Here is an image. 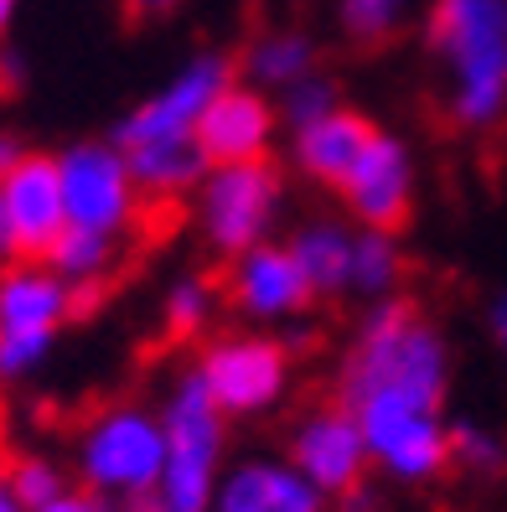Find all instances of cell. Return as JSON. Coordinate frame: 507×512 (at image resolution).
<instances>
[{
	"label": "cell",
	"mask_w": 507,
	"mask_h": 512,
	"mask_svg": "<svg viewBox=\"0 0 507 512\" xmlns=\"http://www.w3.org/2000/svg\"><path fill=\"white\" fill-rule=\"evenodd\" d=\"M451 388V347L440 326L420 316V306L404 295L368 300L357 321V347L347 352L337 378V404H363L373 394H394L409 404L440 409Z\"/></svg>",
	"instance_id": "obj_1"
},
{
	"label": "cell",
	"mask_w": 507,
	"mask_h": 512,
	"mask_svg": "<svg viewBox=\"0 0 507 512\" xmlns=\"http://www.w3.org/2000/svg\"><path fill=\"white\" fill-rule=\"evenodd\" d=\"M425 42L451 83V119L492 130L507 114V0H435Z\"/></svg>",
	"instance_id": "obj_2"
},
{
	"label": "cell",
	"mask_w": 507,
	"mask_h": 512,
	"mask_svg": "<svg viewBox=\"0 0 507 512\" xmlns=\"http://www.w3.org/2000/svg\"><path fill=\"white\" fill-rule=\"evenodd\" d=\"M166 425V471L156 497L166 512H213L218 492V466H223V409L207 394V378L192 368L171 383V394L161 404Z\"/></svg>",
	"instance_id": "obj_3"
},
{
	"label": "cell",
	"mask_w": 507,
	"mask_h": 512,
	"mask_svg": "<svg viewBox=\"0 0 507 512\" xmlns=\"http://www.w3.org/2000/svg\"><path fill=\"white\" fill-rule=\"evenodd\" d=\"M166 471V425L140 404H109L78 435V476L88 492L109 502H135L161 487Z\"/></svg>",
	"instance_id": "obj_4"
},
{
	"label": "cell",
	"mask_w": 507,
	"mask_h": 512,
	"mask_svg": "<svg viewBox=\"0 0 507 512\" xmlns=\"http://www.w3.org/2000/svg\"><path fill=\"white\" fill-rule=\"evenodd\" d=\"M285 207V176L270 156L259 161H223L197 187V228L207 249L228 259L270 244V228Z\"/></svg>",
	"instance_id": "obj_5"
},
{
	"label": "cell",
	"mask_w": 507,
	"mask_h": 512,
	"mask_svg": "<svg viewBox=\"0 0 507 512\" xmlns=\"http://www.w3.org/2000/svg\"><path fill=\"white\" fill-rule=\"evenodd\" d=\"M57 176H63V202H68V223L73 228H94V233H130L140 223V187L130 156L114 140H73L57 150Z\"/></svg>",
	"instance_id": "obj_6"
},
{
	"label": "cell",
	"mask_w": 507,
	"mask_h": 512,
	"mask_svg": "<svg viewBox=\"0 0 507 512\" xmlns=\"http://www.w3.org/2000/svg\"><path fill=\"white\" fill-rule=\"evenodd\" d=\"M197 373L207 378V394L218 399L223 414L254 419L285 399L290 347L280 337H264V331H233V337H213L202 347Z\"/></svg>",
	"instance_id": "obj_7"
},
{
	"label": "cell",
	"mask_w": 507,
	"mask_h": 512,
	"mask_svg": "<svg viewBox=\"0 0 507 512\" xmlns=\"http://www.w3.org/2000/svg\"><path fill=\"white\" fill-rule=\"evenodd\" d=\"M352 414L363 425L368 456L394 481H435L451 466V425L440 419V409L409 404L394 394H373L363 404H352Z\"/></svg>",
	"instance_id": "obj_8"
},
{
	"label": "cell",
	"mask_w": 507,
	"mask_h": 512,
	"mask_svg": "<svg viewBox=\"0 0 507 512\" xmlns=\"http://www.w3.org/2000/svg\"><path fill=\"white\" fill-rule=\"evenodd\" d=\"M233 78H238L233 57L197 52V57H187V63L156 88V94H145L135 109L119 114L109 140L119 150H135V145H151V140H171V135H197L207 104H213Z\"/></svg>",
	"instance_id": "obj_9"
},
{
	"label": "cell",
	"mask_w": 507,
	"mask_h": 512,
	"mask_svg": "<svg viewBox=\"0 0 507 512\" xmlns=\"http://www.w3.org/2000/svg\"><path fill=\"white\" fill-rule=\"evenodd\" d=\"M368 461L373 456H368L363 425H357V414L347 404H321L290 430V466L321 497H347L352 487H363Z\"/></svg>",
	"instance_id": "obj_10"
},
{
	"label": "cell",
	"mask_w": 507,
	"mask_h": 512,
	"mask_svg": "<svg viewBox=\"0 0 507 512\" xmlns=\"http://www.w3.org/2000/svg\"><path fill=\"white\" fill-rule=\"evenodd\" d=\"M0 213H6L11 254L16 259H47L57 233L68 228V202H63V176H57V156L26 150L21 166L0 176Z\"/></svg>",
	"instance_id": "obj_11"
},
{
	"label": "cell",
	"mask_w": 507,
	"mask_h": 512,
	"mask_svg": "<svg viewBox=\"0 0 507 512\" xmlns=\"http://www.w3.org/2000/svg\"><path fill=\"white\" fill-rule=\"evenodd\" d=\"M414 197H420V182H414V156L399 135H373V145L357 156L352 176L342 182V202L357 218V228H378V233H399L414 218Z\"/></svg>",
	"instance_id": "obj_12"
},
{
	"label": "cell",
	"mask_w": 507,
	"mask_h": 512,
	"mask_svg": "<svg viewBox=\"0 0 507 512\" xmlns=\"http://www.w3.org/2000/svg\"><path fill=\"white\" fill-rule=\"evenodd\" d=\"M228 306L254 321V326H275V321H295L311 311V285L301 275V264L285 244H259L249 254H238L228 269Z\"/></svg>",
	"instance_id": "obj_13"
},
{
	"label": "cell",
	"mask_w": 507,
	"mask_h": 512,
	"mask_svg": "<svg viewBox=\"0 0 507 512\" xmlns=\"http://www.w3.org/2000/svg\"><path fill=\"white\" fill-rule=\"evenodd\" d=\"M280 130V104L254 88L249 78H233L223 94L207 104L202 125H197V145L207 150V161L223 166V161H259L270 156Z\"/></svg>",
	"instance_id": "obj_14"
},
{
	"label": "cell",
	"mask_w": 507,
	"mask_h": 512,
	"mask_svg": "<svg viewBox=\"0 0 507 512\" xmlns=\"http://www.w3.org/2000/svg\"><path fill=\"white\" fill-rule=\"evenodd\" d=\"M78 316V290L47 259L0 269V331H63Z\"/></svg>",
	"instance_id": "obj_15"
},
{
	"label": "cell",
	"mask_w": 507,
	"mask_h": 512,
	"mask_svg": "<svg viewBox=\"0 0 507 512\" xmlns=\"http://www.w3.org/2000/svg\"><path fill=\"white\" fill-rule=\"evenodd\" d=\"M373 135H378L373 119H368L363 109L342 104L337 114H326V119H316V125L295 130V140H290V161H295V171H301L306 182H316V187H337V192H342V182L352 176L357 156H363V150L373 145Z\"/></svg>",
	"instance_id": "obj_16"
},
{
	"label": "cell",
	"mask_w": 507,
	"mask_h": 512,
	"mask_svg": "<svg viewBox=\"0 0 507 512\" xmlns=\"http://www.w3.org/2000/svg\"><path fill=\"white\" fill-rule=\"evenodd\" d=\"M321 507L326 497L290 461H244L213 492V512H321Z\"/></svg>",
	"instance_id": "obj_17"
},
{
	"label": "cell",
	"mask_w": 507,
	"mask_h": 512,
	"mask_svg": "<svg viewBox=\"0 0 507 512\" xmlns=\"http://www.w3.org/2000/svg\"><path fill=\"white\" fill-rule=\"evenodd\" d=\"M130 171H135V187L145 197H187L202 187V176L213 171L207 150L197 145V135H171V140H151V145H135L125 150Z\"/></svg>",
	"instance_id": "obj_18"
},
{
	"label": "cell",
	"mask_w": 507,
	"mask_h": 512,
	"mask_svg": "<svg viewBox=\"0 0 507 512\" xmlns=\"http://www.w3.org/2000/svg\"><path fill=\"white\" fill-rule=\"evenodd\" d=\"M352 228L337 218H311L290 233V254L301 264V275L311 285V295H347L352 280Z\"/></svg>",
	"instance_id": "obj_19"
},
{
	"label": "cell",
	"mask_w": 507,
	"mask_h": 512,
	"mask_svg": "<svg viewBox=\"0 0 507 512\" xmlns=\"http://www.w3.org/2000/svg\"><path fill=\"white\" fill-rule=\"evenodd\" d=\"M316 42L306 37V32H290V26H280V32H264V37H254L249 42V52H244V78L254 83V88H264V94H285L290 83H301L306 73H316Z\"/></svg>",
	"instance_id": "obj_20"
},
{
	"label": "cell",
	"mask_w": 507,
	"mask_h": 512,
	"mask_svg": "<svg viewBox=\"0 0 507 512\" xmlns=\"http://www.w3.org/2000/svg\"><path fill=\"white\" fill-rule=\"evenodd\" d=\"M404 285V249L399 233H378V228H357L352 238V280L347 295L357 300H389Z\"/></svg>",
	"instance_id": "obj_21"
},
{
	"label": "cell",
	"mask_w": 507,
	"mask_h": 512,
	"mask_svg": "<svg viewBox=\"0 0 507 512\" xmlns=\"http://www.w3.org/2000/svg\"><path fill=\"white\" fill-rule=\"evenodd\" d=\"M47 264L68 285H104L114 275V264H119V238L68 223L63 233H57V244L47 249Z\"/></svg>",
	"instance_id": "obj_22"
},
{
	"label": "cell",
	"mask_w": 507,
	"mask_h": 512,
	"mask_svg": "<svg viewBox=\"0 0 507 512\" xmlns=\"http://www.w3.org/2000/svg\"><path fill=\"white\" fill-rule=\"evenodd\" d=\"M218 311V285L207 275H176L166 285V300H161V326L171 342H192L207 331V321H213Z\"/></svg>",
	"instance_id": "obj_23"
},
{
	"label": "cell",
	"mask_w": 507,
	"mask_h": 512,
	"mask_svg": "<svg viewBox=\"0 0 507 512\" xmlns=\"http://www.w3.org/2000/svg\"><path fill=\"white\" fill-rule=\"evenodd\" d=\"M414 0H337V26L357 47H383L404 32Z\"/></svg>",
	"instance_id": "obj_24"
},
{
	"label": "cell",
	"mask_w": 507,
	"mask_h": 512,
	"mask_svg": "<svg viewBox=\"0 0 507 512\" xmlns=\"http://www.w3.org/2000/svg\"><path fill=\"white\" fill-rule=\"evenodd\" d=\"M275 104H280V119H285L290 130H306V125H316V119H326V114L342 109V88H337L332 73L316 68V73H306L301 83H290Z\"/></svg>",
	"instance_id": "obj_25"
},
{
	"label": "cell",
	"mask_w": 507,
	"mask_h": 512,
	"mask_svg": "<svg viewBox=\"0 0 507 512\" xmlns=\"http://www.w3.org/2000/svg\"><path fill=\"white\" fill-rule=\"evenodd\" d=\"M6 481H11V492H16V502L26 512H37V507H47V502H57L68 492L63 466L47 461V456H11L6 461Z\"/></svg>",
	"instance_id": "obj_26"
},
{
	"label": "cell",
	"mask_w": 507,
	"mask_h": 512,
	"mask_svg": "<svg viewBox=\"0 0 507 512\" xmlns=\"http://www.w3.org/2000/svg\"><path fill=\"white\" fill-rule=\"evenodd\" d=\"M451 461L476 471V476H497L507 466V440L482 430V425H471V419H456L451 425Z\"/></svg>",
	"instance_id": "obj_27"
},
{
	"label": "cell",
	"mask_w": 507,
	"mask_h": 512,
	"mask_svg": "<svg viewBox=\"0 0 507 512\" xmlns=\"http://www.w3.org/2000/svg\"><path fill=\"white\" fill-rule=\"evenodd\" d=\"M57 347V331H0V383L32 378Z\"/></svg>",
	"instance_id": "obj_28"
},
{
	"label": "cell",
	"mask_w": 507,
	"mask_h": 512,
	"mask_svg": "<svg viewBox=\"0 0 507 512\" xmlns=\"http://www.w3.org/2000/svg\"><path fill=\"white\" fill-rule=\"evenodd\" d=\"M119 6V16L125 21H140V26H151V21H166V16H176L187 6V0H114Z\"/></svg>",
	"instance_id": "obj_29"
},
{
	"label": "cell",
	"mask_w": 507,
	"mask_h": 512,
	"mask_svg": "<svg viewBox=\"0 0 507 512\" xmlns=\"http://www.w3.org/2000/svg\"><path fill=\"white\" fill-rule=\"evenodd\" d=\"M37 512H109V497H99V492H63L57 502H47Z\"/></svg>",
	"instance_id": "obj_30"
},
{
	"label": "cell",
	"mask_w": 507,
	"mask_h": 512,
	"mask_svg": "<svg viewBox=\"0 0 507 512\" xmlns=\"http://www.w3.org/2000/svg\"><path fill=\"white\" fill-rule=\"evenodd\" d=\"M21 88H26V57L0 47V94H21Z\"/></svg>",
	"instance_id": "obj_31"
},
{
	"label": "cell",
	"mask_w": 507,
	"mask_h": 512,
	"mask_svg": "<svg viewBox=\"0 0 507 512\" xmlns=\"http://www.w3.org/2000/svg\"><path fill=\"white\" fill-rule=\"evenodd\" d=\"M487 331H492V342H497L502 363H507V295H492V306H487Z\"/></svg>",
	"instance_id": "obj_32"
},
{
	"label": "cell",
	"mask_w": 507,
	"mask_h": 512,
	"mask_svg": "<svg viewBox=\"0 0 507 512\" xmlns=\"http://www.w3.org/2000/svg\"><path fill=\"white\" fill-rule=\"evenodd\" d=\"M26 150H32V145H26L16 130H0V176H6L11 166H21V156H26Z\"/></svg>",
	"instance_id": "obj_33"
},
{
	"label": "cell",
	"mask_w": 507,
	"mask_h": 512,
	"mask_svg": "<svg viewBox=\"0 0 507 512\" xmlns=\"http://www.w3.org/2000/svg\"><path fill=\"white\" fill-rule=\"evenodd\" d=\"M0 512H26V507L16 502V492H11V481H6V471H0Z\"/></svg>",
	"instance_id": "obj_34"
},
{
	"label": "cell",
	"mask_w": 507,
	"mask_h": 512,
	"mask_svg": "<svg viewBox=\"0 0 507 512\" xmlns=\"http://www.w3.org/2000/svg\"><path fill=\"white\" fill-rule=\"evenodd\" d=\"M16 6H21V0H0V42H6L11 21H16Z\"/></svg>",
	"instance_id": "obj_35"
},
{
	"label": "cell",
	"mask_w": 507,
	"mask_h": 512,
	"mask_svg": "<svg viewBox=\"0 0 507 512\" xmlns=\"http://www.w3.org/2000/svg\"><path fill=\"white\" fill-rule=\"evenodd\" d=\"M0 259H16L11 254V233H6V213H0Z\"/></svg>",
	"instance_id": "obj_36"
},
{
	"label": "cell",
	"mask_w": 507,
	"mask_h": 512,
	"mask_svg": "<svg viewBox=\"0 0 507 512\" xmlns=\"http://www.w3.org/2000/svg\"><path fill=\"white\" fill-rule=\"evenodd\" d=\"M109 512H135V502H125V507H119V502H109Z\"/></svg>",
	"instance_id": "obj_37"
}]
</instances>
